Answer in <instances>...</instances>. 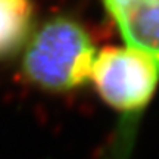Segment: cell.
Returning a JSON list of instances; mask_svg holds the SVG:
<instances>
[{"label":"cell","instance_id":"cell-3","mask_svg":"<svg viewBox=\"0 0 159 159\" xmlns=\"http://www.w3.org/2000/svg\"><path fill=\"white\" fill-rule=\"evenodd\" d=\"M125 46L159 63V0H100Z\"/></svg>","mask_w":159,"mask_h":159},{"label":"cell","instance_id":"cell-2","mask_svg":"<svg viewBox=\"0 0 159 159\" xmlns=\"http://www.w3.org/2000/svg\"><path fill=\"white\" fill-rule=\"evenodd\" d=\"M90 85L118 115L119 137L112 159H125L140 118L153 102L159 87V63L130 46L97 49Z\"/></svg>","mask_w":159,"mask_h":159},{"label":"cell","instance_id":"cell-4","mask_svg":"<svg viewBox=\"0 0 159 159\" xmlns=\"http://www.w3.org/2000/svg\"><path fill=\"white\" fill-rule=\"evenodd\" d=\"M35 25L34 0H0V63L19 57Z\"/></svg>","mask_w":159,"mask_h":159},{"label":"cell","instance_id":"cell-1","mask_svg":"<svg viewBox=\"0 0 159 159\" xmlns=\"http://www.w3.org/2000/svg\"><path fill=\"white\" fill-rule=\"evenodd\" d=\"M96 53L84 25L68 13H56L35 25L19 55V72L37 90L65 94L90 84Z\"/></svg>","mask_w":159,"mask_h":159}]
</instances>
